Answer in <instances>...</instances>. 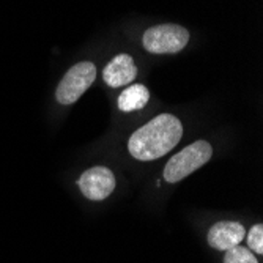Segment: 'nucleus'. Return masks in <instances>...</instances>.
<instances>
[{"label": "nucleus", "instance_id": "1", "mask_svg": "<svg viewBox=\"0 0 263 263\" xmlns=\"http://www.w3.org/2000/svg\"><path fill=\"white\" fill-rule=\"evenodd\" d=\"M183 136V125L172 114H161L139 128L128 142V150L139 161H153L169 153Z\"/></svg>", "mask_w": 263, "mask_h": 263}, {"label": "nucleus", "instance_id": "2", "mask_svg": "<svg viewBox=\"0 0 263 263\" xmlns=\"http://www.w3.org/2000/svg\"><path fill=\"white\" fill-rule=\"evenodd\" d=\"M213 148L208 142L197 140L184 147L180 153L167 161L164 167V180L167 183H178L187 175L196 172L210 161Z\"/></svg>", "mask_w": 263, "mask_h": 263}, {"label": "nucleus", "instance_id": "3", "mask_svg": "<svg viewBox=\"0 0 263 263\" xmlns=\"http://www.w3.org/2000/svg\"><path fill=\"white\" fill-rule=\"evenodd\" d=\"M189 43V32L177 24H161L142 36V46L152 54H177Z\"/></svg>", "mask_w": 263, "mask_h": 263}, {"label": "nucleus", "instance_id": "4", "mask_svg": "<svg viewBox=\"0 0 263 263\" xmlns=\"http://www.w3.org/2000/svg\"><path fill=\"white\" fill-rule=\"evenodd\" d=\"M95 78H97V68L91 62H81L71 66L57 87V101L63 106L76 103L95 82Z\"/></svg>", "mask_w": 263, "mask_h": 263}, {"label": "nucleus", "instance_id": "5", "mask_svg": "<svg viewBox=\"0 0 263 263\" xmlns=\"http://www.w3.org/2000/svg\"><path fill=\"white\" fill-rule=\"evenodd\" d=\"M79 189L88 200H104L115 189V177L107 167H91L85 171L79 181Z\"/></svg>", "mask_w": 263, "mask_h": 263}, {"label": "nucleus", "instance_id": "6", "mask_svg": "<svg viewBox=\"0 0 263 263\" xmlns=\"http://www.w3.org/2000/svg\"><path fill=\"white\" fill-rule=\"evenodd\" d=\"M246 235L245 227L236 221H221L216 222L208 232V245L213 249L227 251L238 246Z\"/></svg>", "mask_w": 263, "mask_h": 263}, {"label": "nucleus", "instance_id": "7", "mask_svg": "<svg viewBox=\"0 0 263 263\" xmlns=\"http://www.w3.org/2000/svg\"><path fill=\"white\" fill-rule=\"evenodd\" d=\"M137 78V66L128 54H120L114 57L103 71V79L109 87H123Z\"/></svg>", "mask_w": 263, "mask_h": 263}, {"label": "nucleus", "instance_id": "8", "mask_svg": "<svg viewBox=\"0 0 263 263\" xmlns=\"http://www.w3.org/2000/svg\"><path fill=\"white\" fill-rule=\"evenodd\" d=\"M148 88L142 84H133L120 93V97H118V109L123 112L139 110L148 103Z\"/></svg>", "mask_w": 263, "mask_h": 263}, {"label": "nucleus", "instance_id": "9", "mask_svg": "<svg viewBox=\"0 0 263 263\" xmlns=\"http://www.w3.org/2000/svg\"><path fill=\"white\" fill-rule=\"evenodd\" d=\"M224 263H258V261L249 248L238 245L226 251Z\"/></svg>", "mask_w": 263, "mask_h": 263}, {"label": "nucleus", "instance_id": "10", "mask_svg": "<svg viewBox=\"0 0 263 263\" xmlns=\"http://www.w3.org/2000/svg\"><path fill=\"white\" fill-rule=\"evenodd\" d=\"M248 246L258 255L263 254V226L255 224L248 235Z\"/></svg>", "mask_w": 263, "mask_h": 263}]
</instances>
